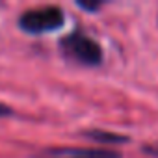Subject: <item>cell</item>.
Returning <instances> with one entry per match:
<instances>
[{"label":"cell","instance_id":"cell-1","mask_svg":"<svg viewBox=\"0 0 158 158\" xmlns=\"http://www.w3.org/2000/svg\"><path fill=\"white\" fill-rule=\"evenodd\" d=\"M60 48L67 58L82 63V65L97 67V65L102 63V48H101V45L93 37L86 35L80 30H74L69 35H65L60 41Z\"/></svg>","mask_w":158,"mask_h":158},{"label":"cell","instance_id":"cell-2","mask_svg":"<svg viewBox=\"0 0 158 158\" xmlns=\"http://www.w3.org/2000/svg\"><path fill=\"white\" fill-rule=\"evenodd\" d=\"M65 24V13L58 6H45L28 10L19 19V28L26 34H48L54 30H60Z\"/></svg>","mask_w":158,"mask_h":158},{"label":"cell","instance_id":"cell-3","mask_svg":"<svg viewBox=\"0 0 158 158\" xmlns=\"http://www.w3.org/2000/svg\"><path fill=\"white\" fill-rule=\"evenodd\" d=\"M34 158H123L121 152L114 149H82V147H60L47 149Z\"/></svg>","mask_w":158,"mask_h":158},{"label":"cell","instance_id":"cell-4","mask_svg":"<svg viewBox=\"0 0 158 158\" xmlns=\"http://www.w3.org/2000/svg\"><path fill=\"white\" fill-rule=\"evenodd\" d=\"M84 136L89 139H95L99 143H106V145H119V143L130 141L128 136H123L117 132H108V130H88V132H84Z\"/></svg>","mask_w":158,"mask_h":158},{"label":"cell","instance_id":"cell-5","mask_svg":"<svg viewBox=\"0 0 158 158\" xmlns=\"http://www.w3.org/2000/svg\"><path fill=\"white\" fill-rule=\"evenodd\" d=\"M76 6L78 8H82L84 11H89V13H95V11H99L101 10V2H82V0H78L76 2Z\"/></svg>","mask_w":158,"mask_h":158},{"label":"cell","instance_id":"cell-6","mask_svg":"<svg viewBox=\"0 0 158 158\" xmlns=\"http://www.w3.org/2000/svg\"><path fill=\"white\" fill-rule=\"evenodd\" d=\"M10 114H11V108L0 102V117H4V115H10Z\"/></svg>","mask_w":158,"mask_h":158},{"label":"cell","instance_id":"cell-7","mask_svg":"<svg viewBox=\"0 0 158 158\" xmlns=\"http://www.w3.org/2000/svg\"><path fill=\"white\" fill-rule=\"evenodd\" d=\"M145 152H151L152 156H158V149H154V147H145Z\"/></svg>","mask_w":158,"mask_h":158}]
</instances>
